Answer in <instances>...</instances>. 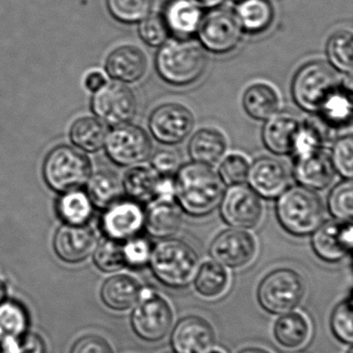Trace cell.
Instances as JSON below:
<instances>
[{
  "label": "cell",
  "mask_w": 353,
  "mask_h": 353,
  "mask_svg": "<svg viewBox=\"0 0 353 353\" xmlns=\"http://www.w3.org/2000/svg\"><path fill=\"white\" fill-rule=\"evenodd\" d=\"M175 201L181 210L194 218L212 214L222 201L225 183L212 166L189 163L176 172Z\"/></svg>",
  "instance_id": "cell-1"
},
{
  "label": "cell",
  "mask_w": 353,
  "mask_h": 353,
  "mask_svg": "<svg viewBox=\"0 0 353 353\" xmlns=\"http://www.w3.org/2000/svg\"><path fill=\"white\" fill-rule=\"evenodd\" d=\"M150 270L157 281L172 289L191 285L199 268V257L192 245L179 239H165L152 247Z\"/></svg>",
  "instance_id": "cell-2"
},
{
  "label": "cell",
  "mask_w": 353,
  "mask_h": 353,
  "mask_svg": "<svg viewBox=\"0 0 353 353\" xmlns=\"http://www.w3.org/2000/svg\"><path fill=\"white\" fill-rule=\"evenodd\" d=\"M276 216L279 224L288 234L307 236L323 222V204L315 192L297 185L285 190L279 196Z\"/></svg>",
  "instance_id": "cell-3"
},
{
  "label": "cell",
  "mask_w": 353,
  "mask_h": 353,
  "mask_svg": "<svg viewBox=\"0 0 353 353\" xmlns=\"http://www.w3.org/2000/svg\"><path fill=\"white\" fill-rule=\"evenodd\" d=\"M206 67L201 47L188 40H173L161 46L156 57L160 77L174 86H187L197 81Z\"/></svg>",
  "instance_id": "cell-4"
},
{
  "label": "cell",
  "mask_w": 353,
  "mask_h": 353,
  "mask_svg": "<svg viewBox=\"0 0 353 353\" xmlns=\"http://www.w3.org/2000/svg\"><path fill=\"white\" fill-rule=\"evenodd\" d=\"M305 295V280L291 268H276L268 272L257 288L260 307L272 315H283L296 309Z\"/></svg>",
  "instance_id": "cell-5"
},
{
  "label": "cell",
  "mask_w": 353,
  "mask_h": 353,
  "mask_svg": "<svg viewBox=\"0 0 353 353\" xmlns=\"http://www.w3.org/2000/svg\"><path fill=\"white\" fill-rule=\"evenodd\" d=\"M43 172L51 189L67 193L76 191L88 183L92 165L82 152L71 146L61 145L48 154Z\"/></svg>",
  "instance_id": "cell-6"
},
{
  "label": "cell",
  "mask_w": 353,
  "mask_h": 353,
  "mask_svg": "<svg viewBox=\"0 0 353 353\" xmlns=\"http://www.w3.org/2000/svg\"><path fill=\"white\" fill-rule=\"evenodd\" d=\"M173 318L169 301L154 289L142 287L139 301L131 315V325L136 336L145 342H160L170 332Z\"/></svg>",
  "instance_id": "cell-7"
},
{
  "label": "cell",
  "mask_w": 353,
  "mask_h": 353,
  "mask_svg": "<svg viewBox=\"0 0 353 353\" xmlns=\"http://www.w3.org/2000/svg\"><path fill=\"white\" fill-rule=\"evenodd\" d=\"M336 77L330 68L318 61L303 65L292 82V96L299 108L318 112L328 96L336 90Z\"/></svg>",
  "instance_id": "cell-8"
},
{
  "label": "cell",
  "mask_w": 353,
  "mask_h": 353,
  "mask_svg": "<svg viewBox=\"0 0 353 353\" xmlns=\"http://www.w3.org/2000/svg\"><path fill=\"white\" fill-rule=\"evenodd\" d=\"M243 28L236 15L228 10H214L202 18L197 36L205 50L226 54L239 46Z\"/></svg>",
  "instance_id": "cell-9"
},
{
  "label": "cell",
  "mask_w": 353,
  "mask_h": 353,
  "mask_svg": "<svg viewBox=\"0 0 353 353\" xmlns=\"http://www.w3.org/2000/svg\"><path fill=\"white\" fill-rule=\"evenodd\" d=\"M106 152L109 158L121 166H136L145 162L152 145L148 133L135 125H117L107 135Z\"/></svg>",
  "instance_id": "cell-10"
},
{
  "label": "cell",
  "mask_w": 353,
  "mask_h": 353,
  "mask_svg": "<svg viewBox=\"0 0 353 353\" xmlns=\"http://www.w3.org/2000/svg\"><path fill=\"white\" fill-rule=\"evenodd\" d=\"M223 221L232 228L253 229L261 222L263 205L259 196L243 185H231L220 203Z\"/></svg>",
  "instance_id": "cell-11"
},
{
  "label": "cell",
  "mask_w": 353,
  "mask_h": 353,
  "mask_svg": "<svg viewBox=\"0 0 353 353\" xmlns=\"http://www.w3.org/2000/svg\"><path fill=\"white\" fill-rule=\"evenodd\" d=\"M195 119L188 107L179 103H166L157 107L150 117V130L157 141L176 145L185 141L193 131Z\"/></svg>",
  "instance_id": "cell-12"
},
{
  "label": "cell",
  "mask_w": 353,
  "mask_h": 353,
  "mask_svg": "<svg viewBox=\"0 0 353 353\" xmlns=\"http://www.w3.org/2000/svg\"><path fill=\"white\" fill-rule=\"evenodd\" d=\"M257 241L252 233L243 229H226L219 233L210 247V257L224 268H245L257 254Z\"/></svg>",
  "instance_id": "cell-13"
},
{
  "label": "cell",
  "mask_w": 353,
  "mask_h": 353,
  "mask_svg": "<svg viewBox=\"0 0 353 353\" xmlns=\"http://www.w3.org/2000/svg\"><path fill=\"white\" fill-rule=\"evenodd\" d=\"M94 114L110 125L129 123L137 110L135 94L128 86L111 83L96 92L92 99Z\"/></svg>",
  "instance_id": "cell-14"
},
{
  "label": "cell",
  "mask_w": 353,
  "mask_h": 353,
  "mask_svg": "<svg viewBox=\"0 0 353 353\" xmlns=\"http://www.w3.org/2000/svg\"><path fill=\"white\" fill-rule=\"evenodd\" d=\"M314 254L322 261L338 263L352 251L353 228L351 222L326 221L312 233Z\"/></svg>",
  "instance_id": "cell-15"
},
{
  "label": "cell",
  "mask_w": 353,
  "mask_h": 353,
  "mask_svg": "<svg viewBox=\"0 0 353 353\" xmlns=\"http://www.w3.org/2000/svg\"><path fill=\"white\" fill-rule=\"evenodd\" d=\"M216 345L214 326L205 318L189 315L177 322L171 334L175 353H208Z\"/></svg>",
  "instance_id": "cell-16"
},
{
  "label": "cell",
  "mask_w": 353,
  "mask_h": 353,
  "mask_svg": "<svg viewBox=\"0 0 353 353\" xmlns=\"http://www.w3.org/2000/svg\"><path fill=\"white\" fill-rule=\"evenodd\" d=\"M96 233L85 224L63 225L53 239L55 254L67 263L84 261L96 250Z\"/></svg>",
  "instance_id": "cell-17"
},
{
  "label": "cell",
  "mask_w": 353,
  "mask_h": 353,
  "mask_svg": "<svg viewBox=\"0 0 353 353\" xmlns=\"http://www.w3.org/2000/svg\"><path fill=\"white\" fill-rule=\"evenodd\" d=\"M144 222L145 212L138 202H117L103 216L102 229L108 239L125 241L137 236Z\"/></svg>",
  "instance_id": "cell-18"
},
{
  "label": "cell",
  "mask_w": 353,
  "mask_h": 353,
  "mask_svg": "<svg viewBox=\"0 0 353 353\" xmlns=\"http://www.w3.org/2000/svg\"><path fill=\"white\" fill-rule=\"evenodd\" d=\"M248 181L259 197L274 199L288 189V171L276 159L263 157L250 166Z\"/></svg>",
  "instance_id": "cell-19"
},
{
  "label": "cell",
  "mask_w": 353,
  "mask_h": 353,
  "mask_svg": "<svg viewBox=\"0 0 353 353\" xmlns=\"http://www.w3.org/2000/svg\"><path fill=\"white\" fill-rule=\"evenodd\" d=\"M148 70V59L141 49L132 45L119 47L106 61V72L117 81L134 83L139 81Z\"/></svg>",
  "instance_id": "cell-20"
},
{
  "label": "cell",
  "mask_w": 353,
  "mask_h": 353,
  "mask_svg": "<svg viewBox=\"0 0 353 353\" xmlns=\"http://www.w3.org/2000/svg\"><path fill=\"white\" fill-rule=\"evenodd\" d=\"M299 127L301 123L294 115L287 112H276L266 119L262 130L264 145L272 154L279 156L292 154Z\"/></svg>",
  "instance_id": "cell-21"
},
{
  "label": "cell",
  "mask_w": 353,
  "mask_h": 353,
  "mask_svg": "<svg viewBox=\"0 0 353 353\" xmlns=\"http://www.w3.org/2000/svg\"><path fill=\"white\" fill-rule=\"evenodd\" d=\"M162 17L171 36L188 40L197 34L203 15L193 0H170Z\"/></svg>",
  "instance_id": "cell-22"
},
{
  "label": "cell",
  "mask_w": 353,
  "mask_h": 353,
  "mask_svg": "<svg viewBox=\"0 0 353 353\" xmlns=\"http://www.w3.org/2000/svg\"><path fill=\"white\" fill-rule=\"evenodd\" d=\"M183 223V210L175 200L154 199L145 212L144 227L154 239L174 236Z\"/></svg>",
  "instance_id": "cell-23"
},
{
  "label": "cell",
  "mask_w": 353,
  "mask_h": 353,
  "mask_svg": "<svg viewBox=\"0 0 353 353\" xmlns=\"http://www.w3.org/2000/svg\"><path fill=\"white\" fill-rule=\"evenodd\" d=\"M334 166L323 152H315L305 158L296 159L293 175L301 187L312 191H320L332 185L334 179Z\"/></svg>",
  "instance_id": "cell-24"
},
{
  "label": "cell",
  "mask_w": 353,
  "mask_h": 353,
  "mask_svg": "<svg viewBox=\"0 0 353 353\" xmlns=\"http://www.w3.org/2000/svg\"><path fill=\"white\" fill-rule=\"evenodd\" d=\"M141 290V285L133 276L115 274L105 281L101 297L109 309L117 312L128 311L138 303Z\"/></svg>",
  "instance_id": "cell-25"
},
{
  "label": "cell",
  "mask_w": 353,
  "mask_h": 353,
  "mask_svg": "<svg viewBox=\"0 0 353 353\" xmlns=\"http://www.w3.org/2000/svg\"><path fill=\"white\" fill-rule=\"evenodd\" d=\"M311 324L303 314L289 312L283 314L274 324V338L285 349H299L311 336Z\"/></svg>",
  "instance_id": "cell-26"
},
{
  "label": "cell",
  "mask_w": 353,
  "mask_h": 353,
  "mask_svg": "<svg viewBox=\"0 0 353 353\" xmlns=\"http://www.w3.org/2000/svg\"><path fill=\"white\" fill-rule=\"evenodd\" d=\"M227 142L220 131L212 128L199 130L189 143V154L193 162L214 166L226 152Z\"/></svg>",
  "instance_id": "cell-27"
},
{
  "label": "cell",
  "mask_w": 353,
  "mask_h": 353,
  "mask_svg": "<svg viewBox=\"0 0 353 353\" xmlns=\"http://www.w3.org/2000/svg\"><path fill=\"white\" fill-rule=\"evenodd\" d=\"M351 88H338L330 94L320 107L319 119L330 129L349 127L352 121Z\"/></svg>",
  "instance_id": "cell-28"
},
{
  "label": "cell",
  "mask_w": 353,
  "mask_h": 353,
  "mask_svg": "<svg viewBox=\"0 0 353 353\" xmlns=\"http://www.w3.org/2000/svg\"><path fill=\"white\" fill-rule=\"evenodd\" d=\"M243 108L252 119L266 121L278 112L280 98L272 86L265 83H255L250 86L243 98Z\"/></svg>",
  "instance_id": "cell-29"
},
{
  "label": "cell",
  "mask_w": 353,
  "mask_h": 353,
  "mask_svg": "<svg viewBox=\"0 0 353 353\" xmlns=\"http://www.w3.org/2000/svg\"><path fill=\"white\" fill-rule=\"evenodd\" d=\"M196 292L204 299L222 296L229 287L230 276L226 268L216 261H205L198 268L193 280Z\"/></svg>",
  "instance_id": "cell-30"
},
{
  "label": "cell",
  "mask_w": 353,
  "mask_h": 353,
  "mask_svg": "<svg viewBox=\"0 0 353 353\" xmlns=\"http://www.w3.org/2000/svg\"><path fill=\"white\" fill-rule=\"evenodd\" d=\"M160 175L148 167H134L123 177V190L138 203H146L156 199Z\"/></svg>",
  "instance_id": "cell-31"
},
{
  "label": "cell",
  "mask_w": 353,
  "mask_h": 353,
  "mask_svg": "<svg viewBox=\"0 0 353 353\" xmlns=\"http://www.w3.org/2000/svg\"><path fill=\"white\" fill-rule=\"evenodd\" d=\"M237 20L248 34L265 32L274 19V10L268 0H245L237 5Z\"/></svg>",
  "instance_id": "cell-32"
},
{
  "label": "cell",
  "mask_w": 353,
  "mask_h": 353,
  "mask_svg": "<svg viewBox=\"0 0 353 353\" xmlns=\"http://www.w3.org/2000/svg\"><path fill=\"white\" fill-rule=\"evenodd\" d=\"M88 196L99 208H109L121 200L123 185L114 172L99 171L88 183Z\"/></svg>",
  "instance_id": "cell-33"
},
{
  "label": "cell",
  "mask_w": 353,
  "mask_h": 353,
  "mask_svg": "<svg viewBox=\"0 0 353 353\" xmlns=\"http://www.w3.org/2000/svg\"><path fill=\"white\" fill-rule=\"evenodd\" d=\"M328 136L330 128L319 117L307 119L305 123H301L295 137L292 150L295 158H305L320 152L323 144L327 141Z\"/></svg>",
  "instance_id": "cell-34"
},
{
  "label": "cell",
  "mask_w": 353,
  "mask_h": 353,
  "mask_svg": "<svg viewBox=\"0 0 353 353\" xmlns=\"http://www.w3.org/2000/svg\"><path fill=\"white\" fill-rule=\"evenodd\" d=\"M70 135L78 148L85 152H94L104 146L108 134L106 127L98 119L82 117L73 123Z\"/></svg>",
  "instance_id": "cell-35"
},
{
  "label": "cell",
  "mask_w": 353,
  "mask_h": 353,
  "mask_svg": "<svg viewBox=\"0 0 353 353\" xmlns=\"http://www.w3.org/2000/svg\"><path fill=\"white\" fill-rule=\"evenodd\" d=\"M28 314L21 303L6 301L0 305V343L26 334Z\"/></svg>",
  "instance_id": "cell-36"
},
{
  "label": "cell",
  "mask_w": 353,
  "mask_h": 353,
  "mask_svg": "<svg viewBox=\"0 0 353 353\" xmlns=\"http://www.w3.org/2000/svg\"><path fill=\"white\" fill-rule=\"evenodd\" d=\"M353 36L349 30L336 32L327 43V59L330 65L341 73H352Z\"/></svg>",
  "instance_id": "cell-37"
},
{
  "label": "cell",
  "mask_w": 353,
  "mask_h": 353,
  "mask_svg": "<svg viewBox=\"0 0 353 353\" xmlns=\"http://www.w3.org/2000/svg\"><path fill=\"white\" fill-rule=\"evenodd\" d=\"M57 212L65 224H85L92 214L90 198L80 192H71L59 199Z\"/></svg>",
  "instance_id": "cell-38"
},
{
  "label": "cell",
  "mask_w": 353,
  "mask_h": 353,
  "mask_svg": "<svg viewBox=\"0 0 353 353\" xmlns=\"http://www.w3.org/2000/svg\"><path fill=\"white\" fill-rule=\"evenodd\" d=\"M111 15L123 23H137L150 15L152 0H107Z\"/></svg>",
  "instance_id": "cell-39"
},
{
  "label": "cell",
  "mask_w": 353,
  "mask_h": 353,
  "mask_svg": "<svg viewBox=\"0 0 353 353\" xmlns=\"http://www.w3.org/2000/svg\"><path fill=\"white\" fill-rule=\"evenodd\" d=\"M327 208L336 221L351 222L353 216V185L351 179L336 185L330 193Z\"/></svg>",
  "instance_id": "cell-40"
},
{
  "label": "cell",
  "mask_w": 353,
  "mask_h": 353,
  "mask_svg": "<svg viewBox=\"0 0 353 353\" xmlns=\"http://www.w3.org/2000/svg\"><path fill=\"white\" fill-rule=\"evenodd\" d=\"M352 295L349 294L332 310L330 325L334 338L345 345L352 344Z\"/></svg>",
  "instance_id": "cell-41"
},
{
  "label": "cell",
  "mask_w": 353,
  "mask_h": 353,
  "mask_svg": "<svg viewBox=\"0 0 353 353\" xmlns=\"http://www.w3.org/2000/svg\"><path fill=\"white\" fill-rule=\"evenodd\" d=\"M94 264L104 272H117L127 266L123 241L107 239L94 250Z\"/></svg>",
  "instance_id": "cell-42"
},
{
  "label": "cell",
  "mask_w": 353,
  "mask_h": 353,
  "mask_svg": "<svg viewBox=\"0 0 353 353\" xmlns=\"http://www.w3.org/2000/svg\"><path fill=\"white\" fill-rule=\"evenodd\" d=\"M249 170V161L245 157L239 154H231L221 163L219 175L225 185H243L248 181Z\"/></svg>",
  "instance_id": "cell-43"
},
{
  "label": "cell",
  "mask_w": 353,
  "mask_h": 353,
  "mask_svg": "<svg viewBox=\"0 0 353 353\" xmlns=\"http://www.w3.org/2000/svg\"><path fill=\"white\" fill-rule=\"evenodd\" d=\"M334 171L346 179L353 176V138L352 136H344L336 140L330 157Z\"/></svg>",
  "instance_id": "cell-44"
},
{
  "label": "cell",
  "mask_w": 353,
  "mask_h": 353,
  "mask_svg": "<svg viewBox=\"0 0 353 353\" xmlns=\"http://www.w3.org/2000/svg\"><path fill=\"white\" fill-rule=\"evenodd\" d=\"M140 38L150 47H161L168 40V28L162 15H148L140 21L138 28Z\"/></svg>",
  "instance_id": "cell-45"
},
{
  "label": "cell",
  "mask_w": 353,
  "mask_h": 353,
  "mask_svg": "<svg viewBox=\"0 0 353 353\" xmlns=\"http://www.w3.org/2000/svg\"><path fill=\"white\" fill-rule=\"evenodd\" d=\"M3 353H45L46 345L42 336L26 332L17 338L7 339L0 343Z\"/></svg>",
  "instance_id": "cell-46"
},
{
  "label": "cell",
  "mask_w": 353,
  "mask_h": 353,
  "mask_svg": "<svg viewBox=\"0 0 353 353\" xmlns=\"http://www.w3.org/2000/svg\"><path fill=\"white\" fill-rule=\"evenodd\" d=\"M152 249L150 241L138 235L123 241V253L127 266L133 268L145 266L150 261Z\"/></svg>",
  "instance_id": "cell-47"
},
{
  "label": "cell",
  "mask_w": 353,
  "mask_h": 353,
  "mask_svg": "<svg viewBox=\"0 0 353 353\" xmlns=\"http://www.w3.org/2000/svg\"><path fill=\"white\" fill-rule=\"evenodd\" d=\"M181 161L174 150H159L152 157V167L160 176H173L181 168Z\"/></svg>",
  "instance_id": "cell-48"
},
{
  "label": "cell",
  "mask_w": 353,
  "mask_h": 353,
  "mask_svg": "<svg viewBox=\"0 0 353 353\" xmlns=\"http://www.w3.org/2000/svg\"><path fill=\"white\" fill-rule=\"evenodd\" d=\"M70 353H114L108 341L100 336H82L72 347Z\"/></svg>",
  "instance_id": "cell-49"
},
{
  "label": "cell",
  "mask_w": 353,
  "mask_h": 353,
  "mask_svg": "<svg viewBox=\"0 0 353 353\" xmlns=\"http://www.w3.org/2000/svg\"><path fill=\"white\" fill-rule=\"evenodd\" d=\"M156 199L175 200V181L172 176H160Z\"/></svg>",
  "instance_id": "cell-50"
},
{
  "label": "cell",
  "mask_w": 353,
  "mask_h": 353,
  "mask_svg": "<svg viewBox=\"0 0 353 353\" xmlns=\"http://www.w3.org/2000/svg\"><path fill=\"white\" fill-rule=\"evenodd\" d=\"M105 84H106V79L101 72H92L85 79L86 88L92 92H98Z\"/></svg>",
  "instance_id": "cell-51"
},
{
  "label": "cell",
  "mask_w": 353,
  "mask_h": 353,
  "mask_svg": "<svg viewBox=\"0 0 353 353\" xmlns=\"http://www.w3.org/2000/svg\"><path fill=\"white\" fill-rule=\"evenodd\" d=\"M196 5L204 8H216L220 6L224 0H193Z\"/></svg>",
  "instance_id": "cell-52"
},
{
  "label": "cell",
  "mask_w": 353,
  "mask_h": 353,
  "mask_svg": "<svg viewBox=\"0 0 353 353\" xmlns=\"http://www.w3.org/2000/svg\"><path fill=\"white\" fill-rule=\"evenodd\" d=\"M239 353H272L266 349L261 348V347H247L243 348V350L239 351Z\"/></svg>",
  "instance_id": "cell-53"
},
{
  "label": "cell",
  "mask_w": 353,
  "mask_h": 353,
  "mask_svg": "<svg viewBox=\"0 0 353 353\" xmlns=\"http://www.w3.org/2000/svg\"><path fill=\"white\" fill-rule=\"evenodd\" d=\"M8 288L3 281L0 280V305L7 301Z\"/></svg>",
  "instance_id": "cell-54"
},
{
  "label": "cell",
  "mask_w": 353,
  "mask_h": 353,
  "mask_svg": "<svg viewBox=\"0 0 353 353\" xmlns=\"http://www.w3.org/2000/svg\"><path fill=\"white\" fill-rule=\"evenodd\" d=\"M208 353H224L222 350H219V349H212Z\"/></svg>",
  "instance_id": "cell-55"
},
{
  "label": "cell",
  "mask_w": 353,
  "mask_h": 353,
  "mask_svg": "<svg viewBox=\"0 0 353 353\" xmlns=\"http://www.w3.org/2000/svg\"><path fill=\"white\" fill-rule=\"evenodd\" d=\"M346 353H353L352 344L349 345L348 350H347Z\"/></svg>",
  "instance_id": "cell-56"
},
{
  "label": "cell",
  "mask_w": 353,
  "mask_h": 353,
  "mask_svg": "<svg viewBox=\"0 0 353 353\" xmlns=\"http://www.w3.org/2000/svg\"><path fill=\"white\" fill-rule=\"evenodd\" d=\"M232 1H234V3H236L237 5H239V3H243L245 0H232Z\"/></svg>",
  "instance_id": "cell-57"
},
{
  "label": "cell",
  "mask_w": 353,
  "mask_h": 353,
  "mask_svg": "<svg viewBox=\"0 0 353 353\" xmlns=\"http://www.w3.org/2000/svg\"><path fill=\"white\" fill-rule=\"evenodd\" d=\"M0 353H3V350H1V347H0Z\"/></svg>",
  "instance_id": "cell-58"
}]
</instances>
